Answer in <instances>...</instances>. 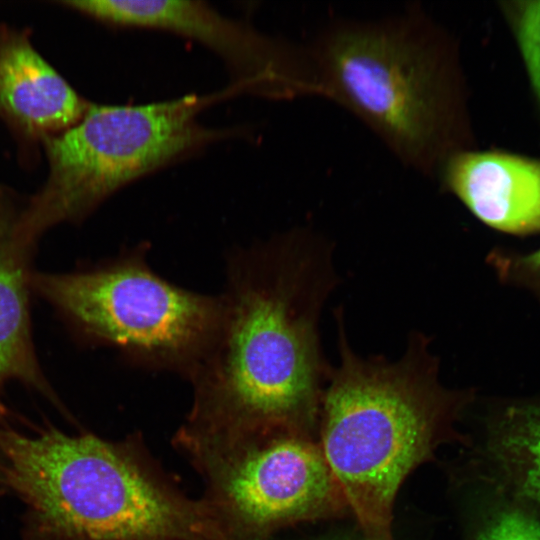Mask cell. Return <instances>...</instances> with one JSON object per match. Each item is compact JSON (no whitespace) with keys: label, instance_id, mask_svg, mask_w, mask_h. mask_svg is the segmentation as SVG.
I'll return each mask as SVG.
<instances>
[{"label":"cell","instance_id":"obj_1","mask_svg":"<svg viewBox=\"0 0 540 540\" xmlns=\"http://www.w3.org/2000/svg\"><path fill=\"white\" fill-rule=\"evenodd\" d=\"M329 248L295 229L229 256L220 328L189 379L185 428L224 435L313 420L330 370L318 329L336 280Z\"/></svg>","mask_w":540,"mask_h":540},{"label":"cell","instance_id":"obj_2","mask_svg":"<svg viewBox=\"0 0 540 540\" xmlns=\"http://www.w3.org/2000/svg\"><path fill=\"white\" fill-rule=\"evenodd\" d=\"M323 98L361 122L406 166L436 177L471 133L458 47L422 8L335 19L307 47Z\"/></svg>","mask_w":540,"mask_h":540},{"label":"cell","instance_id":"obj_3","mask_svg":"<svg viewBox=\"0 0 540 540\" xmlns=\"http://www.w3.org/2000/svg\"><path fill=\"white\" fill-rule=\"evenodd\" d=\"M1 481L26 505L25 540H235L130 442L0 430Z\"/></svg>","mask_w":540,"mask_h":540},{"label":"cell","instance_id":"obj_4","mask_svg":"<svg viewBox=\"0 0 540 540\" xmlns=\"http://www.w3.org/2000/svg\"><path fill=\"white\" fill-rule=\"evenodd\" d=\"M339 320V365L321 394V450L363 540H393L392 511L406 476L427 460L469 400L440 383L424 336L396 361L364 358Z\"/></svg>","mask_w":540,"mask_h":540},{"label":"cell","instance_id":"obj_5","mask_svg":"<svg viewBox=\"0 0 540 540\" xmlns=\"http://www.w3.org/2000/svg\"><path fill=\"white\" fill-rule=\"evenodd\" d=\"M239 95L228 86L142 105H91L72 127L46 139L49 175L9 231L28 249L50 226L87 215L126 185L240 133L199 115Z\"/></svg>","mask_w":540,"mask_h":540},{"label":"cell","instance_id":"obj_6","mask_svg":"<svg viewBox=\"0 0 540 540\" xmlns=\"http://www.w3.org/2000/svg\"><path fill=\"white\" fill-rule=\"evenodd\" d=\"M34 282L89 336L136 365L188 379L210 352L223 315L221 295L162 278L149 266L145 247L97 270L37 275Z\"/></svg>","mask_w":540,"mask_h":540},{"label":"cell","instance_id":"obj_7","mask_svg":"<svg viewBox=\"0 0 540 540\" xmlns=\"http://www.w3.org/2000/svg\"><path fill=\"white\" fill-rule=\"evenodd\" d=\"M297 428L177 439L209 487L207 500L235 540H261L346 503L319 445Z\"/></svg>","mask_w":540,"mask_h":540},{"label":"cell","instance_id":"obj_8","mask_svg":"<svg viewBox=\"0 0 540 540\" xmlns=\"http://www.w3.org/2000/svg\"><path fill=\"white\" fill-rule=\"evenodd\" d=\"M66 4L118 27L160 30L196 41L218 56L239 94L270 100L322 97L307 47L297 46L198 0H77Z\"/></svg>","mask_w":540,"mask_h":540},{"label":"cell","instance_id":"obj_9","mask_svg":"<svg viewBox=\"0 0 540 540\" xmlns=\"http://www.w3.org/2000/svg\"><path fill=\"white\" fill-rule=\"evenodd\" d=\"M436 177L482 223L501 232H540V160L502 151L460 150Z\"/></svg>","mask_w":540,"mask_h":540},{"label":"cell","instance_id":"obj_10","mask_svg":"<svg viewBox=\"0 0 540 540\" xmlns=\"http://www.w3.org/2000/svg\"><path fill=\"white\" fill-rule=\"evenodd\" d=\"M90 104L36 52L24 35L0 32V113L31 136L76 124Z\"/></svg>","mask_w":540,"mask_h":540},{"label":"cell","instance_id":"obj_11","mask_svg":"<svg viewBox=\"0 0 540 540\" xmlns=\"http://www.w3.org/2000/svg\"><path fill=\"white\" fill-rule=\"evenodd\" d=\"M25 252L0 239V394L10 379L43 387L29 333ZM4 411L0 396V419Z\"/></svg>","mask_w":540,"mask_h":540},{"label":"cell","instance_id":"obj_12","mask_svg":"<svg viewBox=\"0 0 540 540\" xmlns=\"http://www.w3.org/2000/svg\"><path fill=\"white\" fill-rule=\"evenodd\" d=\"M488 452L514 493L540 503V405L506 409L490 433Z\"/></svg>","mask_w":540,"mask_h":540},{"label":"cell","instance_id":"obj_13","mask_svg":"<svg viewBox=\"0 0 540 540\" xmlns=\"http://www.w3.org/2000/svg\"><path fill=\"white\" fill-rule=\"evenodd\" d=\"M504 5L530 82L540 101V1H515Z\"/></svg>","mask_w":540,"mask_h":540},{"label":"cell","instance_id":"obj_14","mask_svg":"<svg viewBox=\"0 0 540 540\" xmlns=\"http://www.w3.org/2000/svg\"><path fill=\"white\" fill-rule=\"evenodd\" d=\"M475 540H540V520L519 506H500L482 521Z\"/></svg>","mask_w":540,"mask_h":540},{"label":"cell","instance_id":"obj_15","mask_svg":"<svg viewBox=\"0 0 540 540\" xmlns=\"http://www.w3.org/2000/svg\"><path fill=\"white\" fill-rule=\"evenodd\" d=\"M504 280L525 287L540 299V248L528 254H501L495 257Z\"/></svg>","mask_w":540,"mask_h":540},{"label":"cell","instance_id":"obj_16","mask_svg":"<svg viewBox=\"0 0 540 540\" xmlns=\"http://www.w3.org/2000/svg\"><path fill=\"white\" fill-rule=\"evenodd\" d=\"M323 540H363L362 537H351V536H342V537H333L329 539H323Z\"/></svg>","mask_w":540,"mask_h":540},{"label":"cell","instance_id":"obj_17","mask_svg":"<svg viewBox=\"0 0 540 540\" xmlns=\"http://www.w3.org/2000/svg\"><path fill=\"white\" fill-rule=\"evenodd\" d=\"M0 467H1V460H0ZM0 480H1V470H0Z\"/></svg>","mask_w":540,"mask_h":540}]
</instances>
